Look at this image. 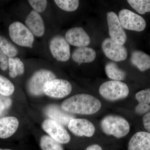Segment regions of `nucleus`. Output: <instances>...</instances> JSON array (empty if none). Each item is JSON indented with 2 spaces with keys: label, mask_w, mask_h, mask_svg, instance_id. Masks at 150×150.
I'll use <instances>...</instances> for the list:
<instances>
[{
  "label": "nucleus",
  "mask_w": 150,
  "mask_h": 150,
  "mask_svg": "<svg viewBox=\"0 0 150 150\" xmlns=\"http://www.w3.org/2000/svg\"><path fill=\"white\" fill-rule=\"evenodd\" d=\"M61 107L69 113L90 115L100 110L101 103L98 98L91 95L79 94L65 100Z\"/></svg>",
  "instance_id": "1"
},
{
  "label": "nucleus",
  "mask_w": 150,
  "mask_h": 150,
  "mask_svg": "<svg viewBox=\"0 0 150 150\" xmlns=\"http://www.w3.org/2000/svg\"><path fill=\"white\" fill-rule=\"evenodd\" d=\"M100 127L105 134L112 135L118 139L126 136L130 130L128 121L116 115H108L104 117L100 122Z\"/></svg>",
  "instance_id": "2"
},
{
  "label": "nucleus",
  "mask_w": 150,
  "mask_h": 150,
  "mask_svg": "<svg viewBox=\"0 0 150 150\" xmlns=\"http://www.w3.org/2000/svg\"><path fill=\"white\" fill-rule=\"evenodd\" d=\"M99 93L105 99L114 101L126 98L129 95L128 86L121 81H110L100 85Z\"/></svg>",
  "instance_id": "3"
},
{
  "label": "nucleus",
  "mask_w": 150,
  "mask_h": 150,
  "mask_svg": "<svg viewBox=\"0 0 150 150\" xmlns=\"http://www.w3.org/2000/svg\"><path fill=\"white\" fill-rule=\"evenodd\" d=\"M9 34L13 41L18 46L32 48L34 43V35L24 24L15 22L9 27Z\"/></svg>",
  "instance_id": "4"
},
{
  "label": "nucleus",
  "mask_w": 150,
  "mask_h": 150,
  "mask_svg": "<svg viewBox=\"0 0 150 150\" xmlns=\"http://www.w3.org/2000/svg\"><path fill=\"white\" fill-rule=\"evenodd\" d=\"M56 79L53 72L47 69H41L35 72L28 83V89L30 93L35 96H40L44 93L43 86L46 82Z\"/></svg>",
  "instance_id": "5"
},
{
  "label": "nucleus",
  "mask_w": 150,
  "mask_h": 150,
  "mask_svg": "<svg viewBox=\"0 0 150 150\" xmlns=\"http://www.w3.org/2000/svg\"><path fill=\"white\" fill-rule=\"evenodd\" d=\"M118 17L122 27L129 30L141 32L144 30L146 26L144 19L129 10H121Z\"/></svg>",
  "instance_id": "6"
},
{
  "label": "nucleus",
  "mask_w": 150,
  "mask_h": 150,
  "mask_svg": "<svg viewBox=\"0 0 150 150\" xmlns=\"http://www.w3.org/2000/svg\"><path fill=\"white\" fill-rule=\"evenodd\" d=\"M72 87L69 82L62 79H54L46 82L43 88L44 93L54 98H63L69 94Z\"/></svg>",
  "instance_id": "7"
},
{
  "label": "nucleus",
  "mask_w": 150,
  "mask_h": 150,
  "mask_svg": "<svg viewBox=\"0 0 150 150\" xmlns=\"http://www.w3.org/2000/svg\"><path fill=\"white\" fill-rule=\"evenodd\" d=\"M49 48L52 56L57 61L65 62L70 59L71 50L69 44L62 35L54 36L50 41Z\"/></svg>",
  "instance_id": "8"
},
{
  "label": "nucleus",
  "mask_w": 150,
  "mask_h": 150,
  "mask_svg": "<svg viewBox=\"0 0 150 150\" xmlns=\"http://www.w3.org/2000/svg\"><path fill=\"white\" fill-rule=\"evenodd\" d=\"M107 21L110 39L117 44L123 46L127 40V35L118 16L113 12H108Z\"/></svg>",
  "instance_id": "9"
},
{
  "label": "nucleus",
  "mask_w": 150,
  "mask_h": 150,
  "mask_svg": "<svg viewBox=\"0 0 150 150\" xmlns=\"http://www.w3.org/2000/svg\"><path fill=\"white\" fill-rule=\"evenodd\" d=\"M42 127L50 137L60 144H67L71 140V137L66 129L52 119L45 120L42 123Z\"/></svg>",
  "instance_id": "10"
},
{
  "label": "nucleus",
  "mask_w": 150,
  "mask_h": 150,
  "mask_svg": "<svg viewBox=\"0 0 150 150\" xmlns=\"http://www.w3.org/2000/svg\"><path fill=\"white\" fill-rule=\"evenodd\" d=\"M102 48L106 57L113 62H119L126 60L128 56L126 48L112 41L110 38L105 39Z\"/></svg>",
  "instance_id": "11"
},
{
  "label": "nucleus",
  "mask_w": 150,
  "mask_h": 150,
  "mask_svg": "<svg viewBox=\"0 0 150 150\" xmlns=\"http://www.w3.org/2000/svg\"><path fill=\"white\" fill-rule=\"evenodd\" d=\"M68 128L75 136L79 137H92L95 128L91 121L83 118L72 119L68 125Z\"/></svg>",
  "instance_id": "12"
},
{
  "label": "nucleus",
  "mask_w": 150,
  "mask_h": 150,
  "mask_svg": "<svg viewBox=\"0 0 150 150\" xmlns=\"http://www.w3.org/2000/svg\"><path fill=\"white\" fill-rule=\"evenodd\" d=\"M65 38L69 44L79 47H86L91 39L88 34L81 27H74L69 29L65 35Z\"/></svg>",
  "instance_id": "13"
},
{
  "label": "nucleus",
  "mask_w": 150,
  "mask_h": 150,
  "mask_svg": "<svg viewBox=\"0 0 150 150\" xmlns=\"http://www.w3.org/2000/svg\"><path fill=\"white\" fill-rule=\"evenodd\" d=\"M25 23L33 35L40 37L44 35L45 31L44 21L37 12L31 11L25 18Z\"/></svg>",
  "instance_id": "14"
},
{
  "label": "nucleus",
  "mask_w": 150,
  "mask_h": 150,
  "mask_svg": "<svg viewBox=\"0 0 150 150\" xmlns=\"http://www.w3.org/2000/svg\"><path fill=\"white\" fill-rule=\"evenodd\" d=\"M44 112L51 119L64 126H68L70 121L74 118L71 113L66 112L62 107L55 104L48 105L44 110Z\"/></svg>",
  "instance_id": "15"
},
{
  "label": "nucleus",
  "mask_w": 150,
  "mask_h": 150,
  "mask_svg": "<svg viewBox=\"0 0 150 150\" xmlns=\"http://www.w3.org/2000/svg\"><path fill=\"white\" fill-rule=\"evenodd\" d=\"M128 150H150V133L145 131L137 132L129 141Z\"/></svg>",
  "instance_id": "16"
},
{
  "label": "nucleus",
  "mask_w": 150,
  "mask_h": 150,
  "mask_svg": "<svg viewBox=\"0 0 150 150\" xmlns=\"http://www.w3.org/2000/svg\"><path fill=\"white\" fill-rule=\"evenodd\" d=\"M18 120L13 116L0 118V138L7 139L11 137L17 130Z\"/></svg>",
  "instance_id": "17"
},
{
  "label": "nucleus",
  "mask_w": 150,
  "mask_h": 150,
  "mask_svg": "<svg viewBox=\"0 0 150 150\" xmlns=\"http://www.w3.org/2000/svg\"><path fill=\"white\" fill-rule=\"evenodd\" d=\"M96 57V51L92 48L79 47L73 52L72 58L74 62L80 65L83 63H91Z\"/></svg>",
  "instance_id": "18"
},
{
  "label": "nucleus",
  "mask_w": 150,
  "mask_h": 150,
  "mask_svg": "<svg viewBox=\"0 0 150 150\" xmlns=\"http://www.w3.org/2000/svg\"><path fill=\"white\" fill-rule=\"evenodd\" d=\"M131 62L142 71L150 69V56L141 51H134L131 54Z\"/></svg>",
  "instance_id": "19"
},
{
  "label": "nucleus",
  "mask_w": 150,
  "mask_h": 150,
  "mask_svg": "<svg viewBox=\"0 0 150 150\" xmlns=\"http://www.w3.org/2000/svg\"><path fill=\"white\" fill-rule=\"evenodd\" d=\"M105 71L107 76L113 81H123L126 78V72L113 62L107 64L105 67Z\"/></svg>",
  "instance_id": "20"
},
{
  "label": "nucleus",
  "mask_w": 150,
  "mask_h": 150,
  "mask_svg": "<svg viewBox=\"0 0 150 150\" xmlns=\"http://www.w3.org/2000/svg\"><path fill=\"white\" fill-rule=\"evenodd\" d=\"M8 67L9 70V74L11 77L15 78L24 73V64L19 58L14 57L9 58Z\"/></svg>",
  "instance_id": "21"
},
{
  "label": "nucleus",
  "mask_w": 150,
  "mask_h": 150,
  "mask_svg": "<svg viewBox=\"0 0 150 150\" xmlns=\"http://www.w3.org/2000/svg\"><path fill=\"white\" fill-rule=\"evenodd\" d=\"M40 146L42 150H64L60 143L48 136L41 137Z\"/></svg>",
  "instance_id": "22"
},
{
  "label": "nucleus",
  "mask_w": 150,
  "mask_h": 150,
  "mask_svg": "<svg viewBox=\"0 0 150 150\" xmlns=\"http://www.w3.org/2000/svg\"><path fill=\"white\" fill-rule=\"evenodd\" d=\"M131 7L141 14L150 12V0H128Z\"/></svg>",
  "instance_id": "23"
},
{
  "label": "nucleus",
  "mask_w": 150,
  "mask_h": 150,
  "mask_svg": "<svg viewBox=\"0 0 150 150\" xmlns=\"http://www.w3.org/2000/svg\"><path fill=\"white\" fill-rule=\"evenodd\" d=\"M0 49L6 56L13 58L17 55L18 51L14 46L5 38L0 35Z\"/></svg>",
  "instance_id": "24"
},
{
  "label": "nucleus",
  "mask_w": 150,
  "mask_h": 150,
  "mask_svg": "<svg viewBox=\"0 0 150 150\" xmlns=\"http://www.w3.org/2000/svg\"><path fill=\"white\" fill-rule=\"evenodd\" d=\"M14 86L9 80L0 75V94L8 96L13 93Z\"/></svg>",
  "instance_id": "25"
},
{
  "label": "nucleus",
  "mask_w": 150,
  "mask_h": 150,
  "mask_svg": "<svg viewBox=\"0 0 150 150\" xmlns=\"http://www.w3.org/2000/svg\"><path fill=\"white\" fill-rule=\"evenodd\" d=\"M54 2L59 8L68 12L76 10L79 4L78 0H55Z\"/></svg>",
  "instance_id": "26"
},
{
  "label": "nucleus",
  "mask_w": 150,
  "mask_h": 150,
  "mask_svg": "<svg viewBox=\"0 0 150 150\" xmlns=\"http://www.w3.org/2000/svg\"><path fill=\"white\" fill-rule=\"evenodd\" d=\"M136 99L139 103L145 105L150 104V88L138 92L136 94Z\"/></svg>",
  "instance_id": "27"
},
{
  "label": "nucleus",
  "mask_w": 150,
  "mask_h": 150,
  "mask_svg": "<svg viewBox=\"0 0 150 150\" xmlns=\"http://www.w3.org/2000/svg\"><path fill=\"white\" fill-rule=\"evenodd\" d=\"M28 1L34 11L38 13L43 12L46 10L48 3L46 0H30Z\"/></svg>",
  "instance_id": "28"
},
{
  "label": "nucleus",
  "mask_w": 150,
  "mask_h": 150,
  "mask_svg": "<svg viewBox=\"0 0 150 150\" xmlns=\"http://www.w3.org/2000/svg\"><path fill=\"white\" fill-rule=\"evenodd\" d=\"M11 103V100L8 96L0 94V117L9 108Z\"/></svg>",
  "instance_id": "29"
},
{
  "label": "nucleus",
  "mask_w": 150,
  "mask_h": 150,
  "mask_svg": "<svg viewBox=\"0 0 150 150\" xmlns=\"http://www.w3.org/2000/svg\"><path fill=\"white\" fill-rule=\"evenodd\" d=\"M150 111V105H145L138 103L135 108V111L137 114L139 115H144Z\"/></svg>",
  "instance_id": "30"
},
{
  "label": "nucleus",
  "mask_w": 150,
  "mask_h": 150,
  "mask_svg": "<svg viewBox=\"0 0 150 150\" xmlns=\"http://www.w3.org/2000/svg\"><path fill=\"white\" fill-rule=\"evenodd\" d=\"M0 67L3 71H5L8 67V59L7 56L0 49Z\"/></svg>",
  "instance_id": "31"
},
{
  "label": "nucleus",
  "mask_w": 150,
  "mask_h": 150,
  "mask_svg": "<svg viewBox=\"0 0 150 150\" xmlns=\"http://www.w3.org/2000/svg\"><path fill=\"white\" fill-rule=\"evenodd\" d=\"M143 122L145 129L150 133V111L144 115Z\"/></svg>",
  "instance_id": "32"
},
{
  "label": "nucleus",
  "mask_w": 150,
  "mask_h": 150,
  "mask_svg": "<svg viewBox=\"0 0 150 150\" xmlns=\"http://www.w3.org/2000/svg\"><path fill=\"white\" fill-rule=\"evenodd\" d=\"M86 150H103L100 146L98 144H93L89 146Z\"/></svg>",
  "instance_id": "33"
},
{
  "label": "nucleus",
  "mask_w": 150,
  "mask_h": 150,
  "mask_svg": "<svg viewBox=\"0 0 150 150\" xmlns=\"http://www.w3.org/2000/svg\"><path fill=\"white\" fill-rule=\"evenodd\" d=\"M0 150H12L8 149H0Z\"/></svg>",
  "instance_id": "34"
}]
</instances>
